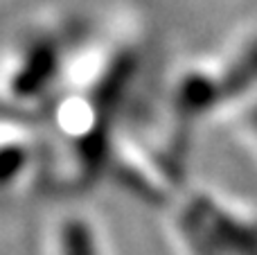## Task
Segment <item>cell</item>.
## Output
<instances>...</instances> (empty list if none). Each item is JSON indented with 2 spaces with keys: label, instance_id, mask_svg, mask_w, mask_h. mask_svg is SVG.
I'll return each instance as SVG.
<instances>
[{
  "label": "cell",
  "instance_id": "cell-1",
  "mask_svg": "<svg viewBox=\"0 0 257 255\" xmlns=\"http://www.w3.org/2000/svg\"><path fill=\"white\" fill-rule=\"evenodd\" d=\"M147 54L145 27L122 21L72 66L70 90L59 111L68 145L66 176L72 185H88L106 176L111 145L131 117L128 108L145 75Z\"/></svg>",
  "mask_w": 257,
  "mask_h": 255
},
{
  "label": "cell",
  "instance_id": "cell-2",
  "mask_svg": "<svg viewBox=\"0 0 257 255\" xmlns=\"http://www.w3.org/2000/svg\"><path fill=\"white\" fill-rule=\"evenodd\" d=\"M257 95V27L174 63L149 117L160 134L190 152L196 129L226 120Z\"/></svg>",
  "mask_w": 257,
  "mask_h": 255
},
{
  "label": "cell",
  "instance_id": "cell-3",
  "mask_svg": "<svg viewBox=\"0 0 257 255\" xmlns=\"http://www.w3.org/2000/svg\"><path fill=\"white\" fill-rule=\"evenodd\" d=\"M174 255H257V206L214 185L187 183L163 208Z\"/></svg>",
  "mask_w": 257,
  "mask_h": 255
},
{
  "label": "cell",
  "instance_id": "cell-4",
  "mask_svg": "<svg viewBox=\"0 0 257 255\" xmlns=\"http://www.w3.org/2000/svg\"><path fill=\"white\" fill-rule=\"evenodd\" d=\"M52 255H113L102 226L86 215H70L57 224Z\"/></svg>",
  "mask_w": 257,
  "mask_h": 255
},
{
  "label": "cell",
  "instance_id": "cell-5",
  "mask_svg": "<svg viewBox=\"0 0 257 255\" xmlns=\"http://www.w3.org/2000/svg\"><path fill=\"white\" fill-rule=\"evenodd\" d=\"M226 122L241 149L257 163V95L241 104L235 113H230Z\"/></svg>",
  "mask_w": 257,
  "mask_h": 255
}]
</instances>
